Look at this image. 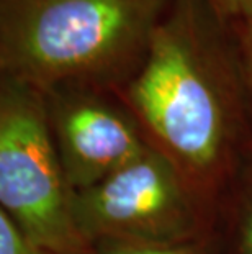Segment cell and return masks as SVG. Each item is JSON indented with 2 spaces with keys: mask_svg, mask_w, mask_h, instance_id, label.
<instances>
[{
  "mask_svg": "<svg viewBox=\"0 0 252 254\" xmlns=\"http://www.w3.org/2000/svg\"><path fill=\"white\" fill-rule=\"evenodd\" d=\"M89 254H216L211 233L200 240L182 243V245L152 246L135 245L121 241H99L90 246Z\"/></svg>",
  "mask_w": 252,
  "mask_h": 254,
  "instance_id": "cell-7",
  "label": "cell"
},
{
  "mask_svg": "<svg viewBox=\"0 0 252 254\" xmlns=\"http://www.w3.org/2000/svg\"><path fill=\"white\" fill-rule=\"evenodd\" d=\"M208 2L213 5V8L219 13V17L226 20L228 23L236 17L241 5V0H208Z\"/></svg>",
  "mask_w": 252,
  "mask_h": 254,
  "instance_id": "cell-10",
  "label": "cell"
},
{
  "mask_svg": "<svg viewBox=\"0 0 252 254\" xmlns=\"http://www.w3.org/2000/svg\"><path fill=\"white\" fill-rule=\"evenodd\" d=\"M0 75H2V71H0Z\"/></svg>",
  "mask_w": 252,
  "mask_h": 254,
  "instance_id": "cell-11",
  "label": "cell"
},
{
  "mask_svg": "<svg viewBox=\"0 0 252 254\" xmlns=\"http://www.w3.org/2000/svg\"><path fill=\"white\" fill-rule=\"evenodd\" d=\"M89 250L99 241L169 246L211 233L214 218L179 171L149 148L95 186L72 193Z\"/></svg>",
  "mask_w": 252,
  "mask_h": 254,
  "instance_id": "cell-4",
  "label": "cell"
},
{
  "mask_svg": "<svg viewBox=\"0 0 252 254\" xmlns=\"http://www.w3.org/2000/svg\"><path fill=\"white\" fill-rule=\"evenodd\" d=\"M0 210L51 254H89L72 215L45 94L0 75Z\"/></svg>",
  "mask_w": 252,
  "mask_h": 254,
  "instance_id": "cell-3",
  "label": "cell"
},
{
  "mask_svg": "<svg viewBox=\"0 0 252 254\" xmlns=\"http://www.w3.org/2000/svg\"><path fill=\"white\" fill-rule=\"evenodd\" d=\"M174 0H0V71L43 94L120 92Z\"/></svg>",
  "mask_w": 252,
  "mask_h": 254,
  "instance_id": "cell-2",
  "label": "cell"
},
{
  "mask_svg": "<svg viewBox=\"0 0 252 254\" xmlns=\"http://www.w3.org/2000/svg\"><path fill=\"white\" fill-rule=\"evenodd\" d=\"M48 122L69 189L80 192L151 148L118 92L66 85L45 94Z\"/></svg>",
  "mask_w": 252,
  "mask_h": 254,
  "instance_id": "cell-5",
  "label": "cell"
},
{
  "mask_svg": "<svg viewBox=\"0 0 252 254\" xmlns=\"http://www.w3.org/2000/svg\"><path fill=\"white\" fill-rule=\"evenodd\" d=\"M241 69H243L246 89H248L252 109V0H241L236 17L229 21Z\"/></svg>",
  "mask_w": 252,
  "mask_h": 254,
  "instance_id": "cell-8",
  "label": "cell"
},
{
  "mask_svg": "<svg viewBox=\"0 0 252 254\" xmlns=\"http://www.w3.org/2000/svg\"><path fill=\"white\" fill-rule=\"evenodd\" d=\"M211 236L216 254H252V163L218 207Z\"/></svg>",
  "mask_w": 252,
  "mask_h": 254,
  "instance_id": "cell-6",
  "label": "cell"
},
{
  "mask_svg": "<svg viewBox=\"0 0 252 254\" xmlns=\"http://www.w3.org/2000/svg\"><path fill=\"white\" fill-rule=\"evenodd\" d=\"M118 95L214 218L252 163V109L228 21L208 0H174Z\"/></svg>",
  "mask_w": 252,
  "mask_h": 254,
  "instance_id": "cell-1",
  "label": "cell"
},
{
  "mask_svg": "<svg viewBox=\"0 0 252 254\" xmlns=\"http://www.w3.org/2000/svg\"><path fill=\"white\" fill-rule=\"evenodd\" d=\"M0 254H51L38 246L3 210H0Z\"/></svg>",
  "mask_w": 252,
  "mask_h": 254,
  "instance_id": "cell-9",
  "label": "cell"
}]
</instances>
